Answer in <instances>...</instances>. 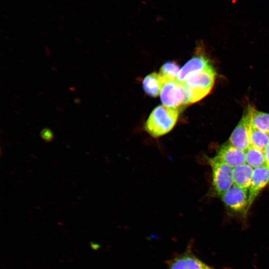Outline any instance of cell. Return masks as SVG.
<instances>
[{"label": "cell", "instance_id": "7c38bea8", "mask_svg": "<svg viewBox=\"0 0 269 269\" xmlns=\"http://www.w3.org/2000/svg\"><path fill=\"white\" fill-rule=\"evenodd\" d=\"M164 83L159 74L153 72L147 75L142 81L145 93L152 97H156L160 93Z\"/></svg>", "mask_w": 269, "mask_h": 269}, {"label": "cell", "instance_id": "9c48e42d", "mask_svg": "<svg viewBox=\"0 0 269 269\" xmlns=\"http://www.w3.org/2000/svg\"><path fill=\"white\" fill-rule=\"evenodd\" d=\"M168 269H215L204 263L192 252L187 250L183 254L168 262Z\"/></svg>", "mask_w": 269, "mask_h": 269}, {"label": "cell", "instance_id": "ba28073f", "mask_svg": "<svg viewBox=\"0 0 269 269\" xmlns=\"http://www.w3.org/2000/svg\"><path fill=\"white\" fill-rule=\"evenodd\" d=\"M269 183V167L266 165L254 168L251 185L249 189L248 211L259 194Z\"/></svg>", "mask_w": 269, "mask_h": 269}, {"label": "cell", "instance_id": "277c9868", "mask_svg": "<svg viewBox=\"0 0 269 269\" xmlns=\"http://www.w3.org/2000/svg\"><path fill=\"white\" fill-rule=\"evenodd\" d=\"M248 190L233 184L221 197L229 209L243 216L246 215L249 204Z\"/></svg>", "mask_w": 269, "mask_h": 269}, {"label": "cell", "instance_id": "6da1fadb", "mask_svg": "<svg viewBox=\"0 0 269 269\" xmlns=\"http://www.w3.org/2000/svg\"><path fill=\"white\" fill-rule=\"evenodd\" d=\"M179 116L177 108L165 105L155 108L146 121L144 129L151 137L158 138L169 133L176 124Z\"/></svg>", "mask_w": 269, "mask_h": 269}, {"label": "cell", "instance_id": "d6986e66", "mask_svg": "<svg viewBox=\"0 0 269 269\" xmlns=\"http://www.w3.org/2000/svg\"><path fill=\"white\" fill-rule=\"evenodd\" d=\"M268 134H269V133H268Z\"/></svg>", "mask_w": 269, "mask_h": 269}, {"label": "cell", "instance_id": "4fadbf2b", "mask_svg": "<svg viewBox=\"0 0 269 269\" xmlns=\"http://www.w3.org/2000/svg\"><path fill=\"white\" fill-rule=\"evenodd\" d=\"M250 111L251 126L265 133L269 132V114L259 111L251 106Z\"/></svg>", "mask_w": 269, "mask_h": 269}, {"label": "cell", "instance_id": "9a60e30c", "mask_svg": "<svg viewBox=\"0 0 269 269\" xmlns=\"http://www.w3.org/2000/svg\"><path fill=\"white\" fill-rule=\"evenodd\" d=\"M245 152L246 163L253 168L266 165L264 151L250 146Z\"/></svg>", "mask_w": 269, "mask_h": 269}, {"label": "cell", "instance_id": "7a4b0ae2", "mask_svg": "<svg viewBox=\"0 0 269 269\" xmlns=\"http://www.w3.org/2000/svg\"><path fill=\"white\" fill-rule=\"evenodd\" d=\"M215 75L212 67L189 76L182 82L185 92L184 105L198 102L206 97L213 87Z\"/></svg>", "mask_w": 269, "mask_h": 269}, {"label": "cell", "instance_id": "5bb4252c", "mask_svg": "<svg viewBox=\"0 0 269 269\" xmlns=\"http://www.w3.org/2000/svg\"><path fill=\"white\" fill-rule=\"evenodd\" d=\"M250 146L264 151L269 144V134L250 127L249 131Z\"/></svg>", "mask_w": 269, "mask_h": 269}, {"label": "cell", "instance_id": "3957f363", "mask_svg": "<svg viewBox=\"0 0 269 269\" xmlns=\"http://www.w3.org/2000/svg\"><path fill=\"white\" fill-rule=\"evenodd\" d=\"M212 169V186L215 193L221 196L233 185V168L215 160L207 158Z\"/></svg>", "mask_w": 269, "mask_h": 269}, {"label": "cell", "instance_id": "e0dca14e", "mask_svg": "<svg viewBox=\"0 0 269 269\" xmlns=\"http://www.w3.org/2000/svg\"><path fill=\"white\" fill-rule=\"evenodd\" d=\"M41 137L46 142H50L54 138L53 134L52 131L48 128L43 129L40 133Z\"/></svg>", "mask_w": 269, "mask_h": 269}, {"label": "cell", "instance_id": "ac0fdd59", "mask_svg": "<svg viewBox=\"0 0 269 269\" xmlns=\"http://www.w3.org/2000/svg\"><path fill=\"white\" fill-rule=\"evenodd\" d=\"M265 157L266 165L269 167V144L267 145L264 150Z\"/></svg>", "mask_w": 269, "mask_h": 269}, {"label": "cell", "instance_id": "8fae6325", "mask_svg": "<svg viewBox=\"0 0 269 269\" xmlns=\"http://www.w3.org/2000/svg\"><path fill=\"white\" fill-rule=\"evenodd\" d=\"M254 168L245 163L233 168V184L249 189L251 185Z\"/></svg>", "mask_w": 269, "mask_h": 269}, {"label": "cell", "instance_id": "8992f818", "mask_svg": "<svg viewBox=\"0 0 269 269\" xmlns=\"http://www.w3.org/2000/svg\"><path fill=\"white\" fill-rule=\"evenodd\" d=\"M251 127L249 107L232 133L229 143L245 151L250 146L249 131Z\"/></svg>", "mask_w": 269, "mask_h": 269}, {"label": "cell", "instance_id": "5b68a950", "mask_svg": "<svg viewBox=\"0 0 269 269\" xmlns=\"http://www.w3.org/2000/svg\"><path fill=\"white\" fill-rule=\"evenodd\" d=\"M185 92L182 83L177 80L164 84L160 92V100L163 105L177 108L184 104Z\"/></svg>", "mask_w": 269, "mask_h": 269}, {"label": "cell", "instance_id": "30bf717a", "mask_svg": "<svg viewBox=\"0 0 269 269\" xmlns=\"http://www.w3.org/2000/svg\"><path fill=\"white\" fill-rule=\"evenodd\" d=\"M210 61L205 56L198 55L188 60L180 69L177 80L182 83L191 74L212 67Z\"/></svg>", "mask_w": 269, "mask_h": 269}, {"label": "cell", "instance_id": "2e32d148", "mask_svg": "<svg viewBox=\"0 0 269 269\" xmlns=\"http://www.w3.org/2000/svg\"><path fill=\"white\" fill-rule=\"evenodd\" d=\"M180 70L178 65L175 62L169 61L161 67L159 74L164 84L177 80Z\"/></svg>", "mask_w": 269, "mask_h": 269}, {"label": "cell", "instance_id": "52a82bcc", "mask_svg": "<svg viewBox=\"0 0 269 269\" xmlns=\"http://www.w3.org/2000/svg\"><path fill=\"white\" fill-rule=\"evenodd\" d=\"M212 158L233 168L246 163L245 151L230 143L221 146Z\"/></svg>", "mask_w": 269, "mask_h": 269}]
</instances>
